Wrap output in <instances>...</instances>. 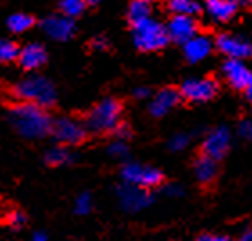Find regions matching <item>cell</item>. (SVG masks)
<instances>
[{
  "label": "cell",
  "mask_w": 252,
  "mask_h": 241,
  "mask_svg": "<svg viewBox=\"0 0 252 241\" xmlns=\"http://www.w3.org/2000/svg\"><path fill=\"white\" fill-rule=\"evenodd\" d=\"M9 117L15 130L26 139H43L53 128V119L47 110L34 103L22 101L11 108Z\"/></svg>",
  "instance_id": "obj_1"
},
{
  "label": "cell",
  "mask_w": 252,
  "mask_h": 241,
  "mask_svg": "<svg viewBox=\"0 0 252 241\" xmlns=\"http://www.w3.org/2000/svg\"><path fill=\"white\" fill-rule=\"evenodd\" d=\"M13 92L20 101L34 103V105L43 106V108L53 106L54 101H56L54 85L43 76H31V78L22 79L20 83H16Z\"/></svg>",
  "instance_id": "obj_2"
},
{
  "label": "cell",
  "mask_w": 252,
  "mask_h": 241,
  "mask_svg": "<svg viewBox=\"0 0 252 241\" xmlns=\"http://www.w3.org/2000/svg\"><path fill=\"white\" fill-rule=\"evenodd\" d=\"M121 112H123V106L119 101L114 99V97H106V99L97 103L87 114L85 126H87V130L94 131V133L112 131L121 122Z\"/></svg>",
  "instance_id": "obj_3"
},
{
  "label": "cell",
  "mask_w": 252,
  "mask_h": 241,
  "mask_svg": "<svg viewBox=\"0 0 252 241\" xmlns=\"http://www.w3.org/2000/svg\"><path fill=\"white\" fill-rule=\"evenodd\" d=\"M168 31L162 24L157 20L146 18V20L133 24V43L137 49H141L144 53H153L168 45Z\"/></svg>",
  "instance_id": "obj_4"
},
{
  "label": "cell",
  "mask_w": 252,
  "mask_h": 241,
  "mask_svg": "<svg viewBox=\"0 0 252 241\" xmlns=\"http://www.w3.org/2000/svg\"><path fill=\"white\" fill-rule=\"evenodd\" d=\"M87 126L85 122L72 119V117H62L56 119L53 122L51 133L54 135V139L63 144V146H76L87 139Z\"/></svg>",
  "instance_id": "obj_5"
},
{
  "label": "cell",
  "mask_w": 252,
  "mask_h": 241,
  "mask_svg": "<svg viewBox=\"0 0 252 241\" xmlns=\"http://www.w3.org/2000/svg\"><path fill=\"white\" fill-rule=\"evenodd\" d=\"M121 177L126 183L131 185H139L144 189H152L160 185L164 180V175L155 168H148V166H141L137 162H128L123 166Z\"/></svg>",
  "instance_id": "obj_6"
},
{
  "label": "cell",
  "mask_w": 252,
  "mask_h": 241,
  "mask_svg": "<svg viewBox=\"0 0 252 241\" xmlns=\"http://www.w3.org/2000/svg\"><path fill=\"white\" fill-rule=\"evenodd\" d=\"M218 92V81L213 78L188 79L180 87V97L191 101V103H204L211 101Z\"/></svg>",
  "instance_id": "obj_7"
},
{
  "label": "cell",
  "mask_w": 252,
  "mask_h": 241,
  "mask_svg": "<svg viewBox=\"0 0 252 241\" xmlns=\"http://www.w3.org/2000/svg\"><path fill=\"white\" fill-rule=\"evenodd\" d=\"M117 198H119V204L123 205V209L128 211V212H139V211L146 209L148 205L153 202L148 189L131 185V183L126 182L117 187Z\"/></svg>",
  "instance_id": "obj_8"
},
{
  "label": "cell",
  "mask_w": 252,
  "mask_h": 241,
  "mask_svg": "<svg viewBox=\"0 0 252 241\" xmlns=\"http://www.w3.org/2000/svg\"><path fill=\"white\" fill-rule=\"evenodd\" d=\"M42 29L51 40L56 42H67L74 36L76 26H74V18H68L65 15H53L47 16L42 22Z\"/></svg>",
  "instance_id": "obj_9"
},
{
  "label": "cell",
  "mask_w": 252,
  "mask_h": 241,
  "mask_svg": "<svg viewBox=\"0 0 252 241\" xmlns=\"http://www.w3.org/2000/svg\"><path fill=\"white\" fill-rule=\"evenodd\" d=\"M216 47L221 54L232 60H245L252 54V45L243 38L232 36V34H220L216 38Z\"/></svg>",
  "instance_id": "obj_10"
},
{
  "label": "cell",
  "mask_w": 252,
  "mask_h": 241,
  "mask_svg": "<svg viewBox=\"0 0 252 241\" xmlns=\"http://www.w3.org/2000/svg\"><path fill=\"white\" fill-rule=\"evenodd\" d=\"M229 146H231V131L223 126L211 131L209 135L205 137L204 144H202L205 155H209L216 160L225 157V153L229 151Z\"/></svg>",
  "instance_id": "obj_11"
},
{
  "label": "cell",
  "mask_w": 252,
  "mask_h": 241,
  "mask_svg": "<svg viewBox=\"0 0 252 241\" xmlns=\"http://www.w3.org/2000/svg\"><path fill=\"white\" fill-rule=\"evenodd\" d=\"M168 36L169 40H173L177 43L188 42L189 38L194 36L198 27H196V20L194 16H186V15H175L171 20L168 22Z\"/></svg>",
  "instance_id": "obj_12"
},
{
  "label": "cell",
  "mask_w": 252,
  "mask_h": 241,
  "mask_svg": "<svg viewBox=\"0 0 252 241\" xmlns=\"http://www.w3.org/2000/svg\"><path fill=\"white\" fill-rule=\"evenodd\" d=\"M182 45H184V56L189 63H198L202 60H205L211 54L213 47H215V43H213V40L209 36L198 34V32L189 38L188 42L182 43Z\"/></svg>",
  "instance_id": "obj_13"
},
{
  "label": "cell",
  "mask_w": 252,
  "mask_h": 241,
  "mask_svg": "<svg viewBox=\"0 0 252 241\" xmlns=\"http://www.w3.org/2000/svg\"><path fill=\"white\" fill-rule=\"evenodd\" d=\"M180 103V92L175 89H162L150 103V114L153 117H164Z\"/></svg>",
  "instance_id": "obj_14"
},
{
  "label": "cell",
  "mask_w": 252,
  "mask_h": 241,
  "mask_svg": "<svg viewBox=\"0 0 252 241\" xmlns=\"http://www.w3.org/2000/svg\"><path fill=\"white\" fill-rule=\"evenodd\" d=\"M18 61L26 70H36L47 61V53L40 43H27L18 51Z\"/></svg>",
  "instance_id": "obj_15"
},
{
  "label": "cell",
  "mask_w": 252,
  "mask_h": 241,
  "mask_svg": "<svg viewBox=\"0 0 252 241\" xmlns=\"http://www.w3.org/2000/svg\"><path fill=\"white\" fill-rule=\"evenodd\" d=\"M223 74H225L227 81L238 90H243L247 85L249 78H251V70L242 60H232L229 58L223 63Z\"/></svg>",
  "instance_id": "obj_16"
},
{
  "label": "cell",
  "mask_w": 252,
  "mask_h": 241,
  "mask_svg": "<svg viewBox=\"0 0 252 241\" xmlns=\"http://www.w3.org/2000/svg\"><path fill=\"white\" fill-rule=\"evenodd\" d=\"M236 9V0H205V11L215 22H229Z\"/></svg>",
  "instance_id": "obj_17"
},
{
  "label": "cell",
  "mask_w": 252,
  "mask_h": 241,
  "mask_svg": "<svg viewBox=\"0 0 252 241\" xmlns=\"http://www.w3.org/2000/svg\"><path fill=\"white\" fill-rule=\"evenodd\" d=\"M218 175V160L209 155H200L196 160H194V177L200 183H213Z\"/></svg>",
  "instance_id": "obj_18"
},
{
  "label": "cell",
  "mask_w": 252,
  "mask_h": 241,
  "mask_svg": "<svg viewBox=\"0 0 252 241\" xmlns=\"http://www.w3.org/2000/svg\"><path fill=\"white\" fill-rule=\"evenodd\" d=\"M32 26H34V18H32L31 15H26V13H15V15H11L9 20H7L9 31L15 32V34L29 31Z\"/></svg>",
  "instance_id": "obj_19"
},
{
  "label": "cell",
  "mask_w": 252,
  "mask_h": 241,
  "mask_svg": "<svg viewBox=\"0 0 252 241\" xmlns=\"http://www.w3.org/2000/svg\"><path fill=\"white\" fill-rule=\"evenodd\" d=\"M169 9L173 11V15L196 16L202 7L196 0H169Z\"/></svg>",
  "instance_id": "obj_20"
},
{
  "label": "cell",
  "mask_w": 252,
  "mask_h": 241,
  "mask_svg": "<svg viewBox=\"0 0 252 241\" xmlns=\"http://www.w3.org/2000/svg\"><path fill=\"white\" fill-rule=\"evenodd\" d=\"M128 16H130L131 24H139V22L150 18V2H146V0H131L130 7H128Z\"/></svg>",
  "instance_id": "obj_21"
},
{
  "label": "cell",
  "mask_w": 252,
  "mask_h": 241,
  "mask_svg": "<svg viewBox=\"0 0 252 241\" xmlns=\"http://www.w3.org/2000/svg\"><path fill=\"white\" fill-rule=\"evenodd\" d=\"M72 160V155H70V151H68L67 148L62 146H56V148H51L47 153H45V162L49 164V166H63V164H68Z\"/></svg>",
  "instance_id": "obj_22"
},
{
  "label": "cell",
  "mask_w": 252,
  "mask_h": 241,
  "mask_svg": "<svg viewBox=\"0 0 252 241\" xmlns=\"http://www.w3.org/2000/svg\"><path fill=\"white\" fill-rule=\"evenodd\" d=\"M85 7H87L85 0H62V2H60V11H62V15L68 16V18H76V16H79L85 11Z\"/></svg>",
  "instance_id": "obj_23"
},
{
  "label": "cell",
  "mask_w": 252,
  "mask_h": 241,
  "mask_svg": "<svg viewBox=\"0 0 252 241\" xmlns=\"http://www.w3.org/2000/svg\"><path fill=\"white\" fill-rule=\"evenodd\" d=\"M20 47L13 40H0V63H9L18 58Z\"/></svg>",
  "instance_id": "obj_24"
},
{
  "label": "cell",
  "mask_w": 252,
  "mask_h": 241,
  "mask_svg": "<svg viewBox=\"0 0 252 241\" xmlns=\"http://www.w3.org/2000/svg\"><path fill=\"white\" fill-rule=\"evenodd\" d=\"M94 207V200H92V194L90 193H81L76 198V204H74V212L79 216L89 214L90 211Z\"/></svg>",
  "instance_id": "obj_25"
},
{
  "label": "cell",
  "mask_w": 252,
  "mask_h": 241,
  "mask_svg": "<svg viewBox=\"0 0 252 241\" xmlns=\"http://www.w3.org/2000/svg\"><path fill=\"white\" fill-rule=\"evenodd\" d=\"M108 153H110L112 157H116V158H125L126 155H128V146H126V142L125 141H114L110 144V148H108Z\"/></svg>",
  "instance_id": "obj_26"
},
{
  "label": "cell",
  "mask_w": 252,
  "mask_h": 241,
  "mask_svg": "<svg viewBox=\"0 0 252 241\" xmlns=\"http://www.w3.org/2000/svg\"><path fill=\"white\" fill-rule=\"evenodd\" d=\"M188 144H189V137L186 135V133H177V135H173L171 141H169V150H171V151H182Z\"/></svg>",
  "instance_id": "obj_27"
},
{
  "label": "cell",
  "mask_w": 252,
  "mask_h": 241,
  "mask_svg": "<svg viewBox=\"0 0 252 241\" xmlns=\"http://www.w3.org/2000/svg\"><path fill=\"white\" fill-rule=\"evenodd\" d=\"M7 221H9V225L11 227H15V229H20V227L26 225V214L22 212V211H13L9 216H7Z\"/></svg>",
  "instance_id": "obj_28"
},
{
  "label": "cell",
  "mask_w": 252,
  "mask_h": 241,
  "mask_svg": "<svg viewBox=\"0 0 252 241\" xmlns=\"http://www.w3.org/2000/svg\"><path fill=\"white\" fill-rule=\"evenodd\" d=\"M114 135H116V139H119V141H126V139H130L131 137V130L128 124H123V122H119V124L114 128Z\"/></svg>",
  "instance_id": "obj_29"
},
{
  "label": "cell",
  "mask_w": 252,
  "mask_h": 241,
  "mask_svg": "<svg viewBox=\"0 0 252 241\" xmlns=\"http://www.w3.org/2000/svg\"><path fill=\"white\" fill-rule=\"evenodd\" d=\"M240 135L252 142V119L243 120L242 124H240Z\"/></svg>",
  "instance_id": "obj_30"
},
{
  "label": "cell",
  "mask_w": 252,
  "mask_h": 241,
  "mask_svg": "<svg viewBox=\"0 0 252 241\" xmlns=\"http://www.w3.org/2000/svg\"><path fill=\"white\" fill-rule=\"evenodd\" d=\"M196 241H231V238L218 236V234H202V236L196 238Z\"/></svg>",
  "instance_id": "obj_31"
},
{
  "label": "cell",
  "mask_w": 252,
  "mask_h": 241,
  "mask_svg": "<svg viewBox=\"0 0 252 241\" xmlns=\"http://www.w3.org/2000/svg\"><path fill=\"white\" fill-rule=\"evenodd\" d=\"M108 47V42H106L105 36H97L92 40V49H97V51H103V49Z\"/></svg>",
  "instance_id": "obj_32"
},
{
  "label": "cell",
  "mask_w": 252,
  "mask_h": 241,
  "mask_svg": "<svg viewBox=\"0 0 252 241\" xmlns=\"http://www.w3.org/2000/svg\"><path fill=\"white\" fill-rule=\"evenodd\" d=\"M133 95H135L137 99H146V97H150V89H146V87H139V89H135Z\"/></svg>",
  "instance_id": "obj_33"
},
{
  "label": "cell",
  "mask_w": 252,
  "mask_h": 241,
  "mask_svg": "<svg viewBox=\"0 0 252 241\" xmlns=\"http://www.w3.org/2000/svg\"><path fill=\"white\" fill-rule=\"evenodd\" d=\"M166 193L171 194V196H182V194H184V189L179 187V185H169V187H166Z\"/></svg>",
  "instance_id": "obj_34"
},
{
  "label": "cell",
  "mask_w": 252,
  "mask_h": 241,
  "mask_svg": "<svg viewBox=\"0 0 252 241\" xmlns=\"http://www.w3.org/2000/svg\"><path fill=\"white\" fill-rule=\"evenodd\" d=\"M245 94H247V97H249V101L252 103V72H251V78H249V81H247V85H245Z\"/></svg>",
  "instance_id": "obj_35"
},
{
  "label": "cell",
  "mask_w": 252,
  "mask_h": 241,
  "mask_svg": "<svg viewBox=\"0 0 252 241\" xmlns=\"http://www.w3.org/2000/svg\"><path fill=\"white\" fill-rule=\"evenodd\" d=\"M31 241H47V234L45 232H34Z\"/></svg>",
  "instance_id": "obj_36"
},
{
  "label": "cell",
  "mask_w": 252,
  "mask_h": 241,
  "mask_svg": "<svg viewBox=\"0 0 252 241\" xmlns=\"http://www.w3.org/2000/svg\"><path fill=\"white\" fill-rule=\"evenodd\" d=\"M240 241H252V227H251V229H247L245 232H243L242 238H240Z\"/></svg>",
  "instance_id": "obj_37"
},
{
  "label": "cell",
  "mask_w": 252,
  "mask_h": 241,
  "mask_svg": "<svg viewBox=\"0 0 252 241\" xmlns=\"http://www.w3.org/2000/svg\"><path fill=\"white\" fill-rule=\"evenodd\" d=\"M99 2H101V0H85V4H87V5H97Z\"/></svg>",
  "instance_id": "obj_38"
},
{
  "label": "cell",
  "mask_w": 252,
  "mask_h": 241,
  "mask_svg": "<svg viewBox=\"0 0 252 241\" xmlns=\"http://www.w3.org/2000/svg\"><path fill=\"white\" fill-rule=\"evenodd\" d=\"M146 2H155V0H146Z\"/></svg>",
  "instance_id": "obj_39"
},
{
  "label": "cell",
  "mask_w": 252,
  "mask_h": 241,
  "mask_svg": "<svg viewBox=\"0 0 252 241\" xmlns=\"http://www.w3.org/2000/svg\"><path fill=\"white\" fill-rule=\"evenodd\" d=\"M249 2H251V4H252V0H249Z\"/></svg>",
  "instance_id": "obj_40"
}]
</instances>
